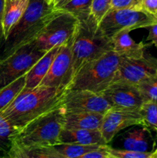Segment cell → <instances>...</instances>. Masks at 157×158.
<instances>
[{
    "instance_id": "6da1fadb",
    "label": "cell",
    "mask_w": 157,
    "mask_h": 158,
    "mask_svg": "<svg viewBox=\"0 0 157 158\" xmlns=\"http://www.w3.org/2000/svg\"><path fill=\"white\" fill-rule=\"evenodd\" d=\"M66 90L43 85L31 89L23 88L0 113L14 127L19 130L34 119L61 106Z\"/></svg>"
},
{
    "instance_id": "7a4b0ae2",
    "label": "cell",
    "mask_w": 157,
    "mask_h": 158,
    "mask_svg": "<svg viewBox=\"0 0 157 158\" xmlns=\"http://www.w3.org/2000/svg\"><path fill=\"white\" fill-rule=\"evenodd\" d=\"M55 12L46 0H29L22 18L0 46V58L33 41Z\"/></svg>"
},
{
    "instance_id": "3957f363",
    "label": "cell",
    "mask_w": 157,
    "mask_h": 158,
    "mask_svg": "<svg viewBox=\"0 0 157 158\" xmlns=\"http://www.w3.org/2000/svg\"><path fill=\"white\" fill-rule=\"evenodd\" d=\"M64 114L65 110L61 105L34 119L17 131L11 145L40 148L57 144L64 127Z\"/></svg>"
},
{
    "instance_id": "277c9868",
    "label": "cell",
    "mask_w": 157,
    "mask_h": 158,
    "mask_svg": "<svg viewBox=\"0 0 157 158\" xmlns=\"http://www.w3.org/2000/svg\"><path fill=\"white\" fill-rule=\"evenodd\" d=\"M71 49L75 75L85 63L112 50V40L102 32L98 23L90 16L78 21Z\"/></svg>"
},
{
    "instance_id": "5b68a950",
    "label": "cell",
    "mask_w": 157,
    "mask_h": 158,
    "mask_svg": "<svg viewBox=\"0 0 157 158\" xmlns=\"http://www.w3.org/2000/svg\"><path fill=\"white\" fill-rule=\"evenodd\" d=\"M120 61L121 57L111 50L85 63L75 73L67 89H87L100 94L112 83Z\"/></svg>"
},
{
    "instance_id": "8992f818",
    "label": "cell",
    "mask_w": 157,
    "mask_h": 158,
    "mask_svg": "<svg viewBox=\"0 0 157 158\" xmlns=\"http://www.w3.org/2000/svg\"><path fill=\"white\" fill-rule=\"evenodd\" d=\"M78 24V19L70 12L56 9L55 15L33 40L34 43L44 52L66 44L73 39Z\"/></svg>"
},
{
    "instance_id": "52a82bcc",
    "label": "cell",
    "mask_w": 157,
    "mask_h": 158,
    "mask_svg": "<svg viewBox=\"0 0 157 158\" xmlns=\"http://www.w3.org/2000/svg\"><path fill=\"white\" fill-rule=\"evenodd\" d=\"M155 22L157 15L143 9H110L100 22L99 27L106 36L111 39L119 31L146 29Z\"/></svg>"
},
{
    "instance_id": "ba28073f",
    "label": "cell",
    "mask_w": 157,
    "mask_h": 158,
    "mask_svg": "<svg viewBox=\"0 0 157 158\" xmlns=\"http://www.w3.org/2000/svg\"><path fill=\"white\" fill-rule=\"evenodd\" d=\"M34 42L18 48L4 58H0V88L24 76L45 54Z\"/></svg>"
},
{
    "instance_id": "9c48e42d",
    "label": "cell",
    "mask_w": 157,
    "mask_h": 158,
    "mask_svg": "<svg viewBox=\"0 0 157 158\" xmlns=\"http://www.w3.org/2000/svg\"><path fill=\"white\" fill-rule=\"evenodd\" d=\"M72 40L60 46L49 71L40 85L61 89H68L74 77L71 49Z\"/></svg>"
},
{
    "instance_id": "30bf717a",
    "label": "cell",
    "mask_w": 157,
    "mask_h": 158,
    "mask_svg": "<svg viewBox=\"0 0 157 158\" xmlns=\"http://www.w3.org/2000/svg\"><path fill=\"white\" fill-rule=\"evenodd\" d=\"M157 73V58L146 54L136 59L121 57L112 83L124 82L137 85L144 79Z\"/></svg>"
},
{
    "instance_id": "8fae6325",
    "label": "cell",
    "mask_w": 157,
    "mask_h": 158,
    "mask_svg": "<svg viewBox=\"0 0 157 158\" xmlns=\"http://www.w3.org/2000/svg\"><path fill=\"white\" fill-rule=\"evenodd\" d=\"M62 106L66 112L85 111L105 114L110 104L101 94L87 89H67L62 100Z\"/></svg>"
},
{
    "instance_id": "7c38bea8",
    "label": "cell",
    "mask_w": 157,
    "mask_h": 158,
    "mask_svg": "<svg viewBox=\"0 0 157 158\" xmlns=\"http://www.w3.org/2000/svg\"><path fill=\"white\" fill-rule=\"evenodd\" d=\"M136 125H143V119L139 110L111 107L103 115L100 131L106 143H109L120 131Z\"/></svg>"
},
{
    "instance_id": "4fadbf2b",
    "label": "cell",
    "mask_w": 157,
    "mask_h": 158,
    "mask_svg": "<svg viewBox=\"0 0 157 158\" xmlns=\"http://www.w3.org/2000/svg\"><path fill=\"white\" fill-rule=\"evenodd\" d=\"M111 107L139 110L144 102L136 85L124 82H114L100 93Z\"/></svg>"
},
{
    "instance_id": "5bb4252c",
    "label": "cell",
    "mask_w": 157,
    "mask_h": 158,
    "mask_svg": "<svg viewBox=\"0 0 157 158\" xmlns=\"http://www.w3.org/2000/svg\"><path fill=\"white\" fill-rule=\"evenodd\" d=\"M129 29L119 31L111 38L112 50L123 58L136 59L145 55V49L150 44L136 43L131 38Z\"/></svg>"
},
{
    "instance_id": "9a60e30c",
    "label": "cell",
    "mask_w": 157,
    "mask_h": 158,
    "mask_svg": "<svg viewBox=\"0 0 157 158\" xmlns=\"http://www.w3.org/2000/svg\"><path fill=\"white\" fill-rule=\"evenodd\" d=\"M59 143L80 145L108 144L100 130L69 129L62 128L59 135Z\"/></svg>"
},
{
    "instance_id": "2e32d148",
    "label": "cell",
    "mask_w": 157,
    "mask_h": 158,
    "mask_svg": "<svg viewBox=\"0 0 157 158\" xmlns=\"http://www.w3.org/2000/svg\"><path fill=\"white\" fill-rule=\"evenodd\" d=\"M103 115L104 114L94 112L65 111L63 128L100 130Z\"/></svg>"
},
{
    "instance_id": "e0dca14e",
    "label": "cell",
    "mask_w": 157,
    "mask_h": 158,
    "mask_svg": "<svg viewBox=\"0 0 157 158\" xmlns=\"http://www.w3.org/2000/svg\"><path fill=\"white\" fill-rule=\"evenodd\" d=\"M60 46H56L46 51L44 55L26 73V85L24 88L31 89L39 86L49 71Z\"/></svg>"
},
{
    "instance_id": "ac0fdd59",
    "label": "cell",
    "mask_w": 157,
    "mask_h": 158,
    "mask_svg": "<svg viewBox=\"0 0 157 158\" xmlns=\"http://www.w3.org/2000/svg\"><path fill=\"white\" fill-rule=\"evenodd\" d=\"M29 0H4L2 27L4 40L24 14Z\"/></svg>"
},
{
    "instance_id": "d6986e66",
    "label": "cell",
    "mask_w": 157,
    "mask_h": 158,
    "mask_svg": "<svg viewBox=\"0 0 157 158\" xmlns=\"http://www.w3.org/2000/svg\"><path fill=\"white\" fill-rule=\"evenodd\" d=\"M150 130L143 126L142 128L133 129L126 133L123 140L124 149L129 151L149 152L150 151Z\"/></svg>"
},
{
    "instance_id": "ffe728a7",
    "label": "cell",
    "mask_w": 157,
    "mask_h": 158,
    "mask_svg": "<svg viewBox=\"0 0 157 158\" xmlns=\"http://www.w3.org/2000/svg\"><path fill=\"white\" fill-rule=\"evenodd\" d=\"M103 145H80L75 143H58L52 145L55 158H81L89 151L100 148Z\"/></svg>"
},
{
    "instance_id": "44dd1931",
    "label": "cell",
    "mask_w": 157,
    "mask_h": 158,
    "mask_svg": "<svg viewBox=\"0 0 157 158\" xmlns=\"http://www.w3.org/2000/svg\"><path fill=\"white\" fill-rule=\"evenodd\" d=\"M26 85V74L0 88V111L4 110L21 92Z\"/></svg>"
},
{
    "instance_id": "7402d4cb",
    "label": "cell",
    "mask_w": 157,
    "mask_h": 158,
    "mask_svg": "<svg viewBox=\"0 0 157 158\" xmlns=\"http://www.w3.org/2000/svg\"><path fill=\"white\" fill-rule=\"evenodd\" d=\"M92 0H69L58 10L70 12L78 20H84L91 16Z\"/></svg>"
},
{
    "instance_id": "603a6c76",
    "label": "cell",
    "mask_w": 157,
    "mask_h": 158,
    "mask_svg": "<svg viewBox=\"0 0 157 158\" xmlns=\"http://www.w3.org/2000/svg\"><path fill=\"white\" fill-rule=\"evenodd\" d=\"M17 131L0 113V157H6Z\"/></svg>"
},
{
    "instance_id": "cb8c5ba5",
    "label": "cell",
    "mask_w": 157,
    "mask_h": 158,
    "mask_svg": "<svg viewBox=\"0 0 157 158\" xmlns=\"http://www.w3.org/2000/svg\"><path fill=\"white\" fill-rule=\"evenodd\" d=\"M143 125L149 130L157 131V101H144L139 108Z\"/></svg>"
},
{
    "instance_id": "d4e9b609",
    "label": "cell",
    "mask_w": 157,
    "mask_h": 158,
    "mask_svg": "<svg viewBox=\"0 0 157 158\" xmlns=\"http://www.w3.org/2000/svg\"><path fill=\"white\" fill-rule=\"evenodd\" d=\"M136 86L144 101H157V73L144 79Z\"/></svg>"
},
{
    "instance_id": "484cf974",
    "label": "cell",
    "mask_w": 157,
    "mask_h": 158,
    "mask_svg": "<svg viewBox=\"0 0 157 158\" xmlns=\"http://www.w3.org/2000/svg\"><path fill=\"white\" fill-rule=\"evenodd\" d=\"M111 2L112 0H92L91 16L98 24L110 10Z\"/></svg>"
},
{
    "instance_id": "4316f807",
    "label": "cell",
    "mask_w": 157,
    "mask_h": 158,
    "mask_svg": "<svg viewBox=\"0 0 157 158\" xmlns=\"http://www.w3.org/2000/svg\"><path fill=\"white\" fill-rule=\"evenodd\" d=\"M107 150L112 158H152L153 151L140 152L126 149H115L107 146Z\"/></svg>"
},
{
    "instance_id": "83f0119b",
    "label": "cell",
    "mask_w": 157,
    "mask_h": 158,
    "mask_svg": "<svg viewBox=\"0 0 157 158\" xmlns=\"http://www.w3.org/2000/svg\"><path fill=\"white\" fill-rule=\"evenodd\" d=\"M142 9L141 0H112L110 9Z\"/></svg>"
},
{
    "instance_id": "f1b7e54d",
    "label": "cell",
    "mask_w": 157,
    "mask_h": 158,
    "mask_svg": "<svg viewBox=\"0 0 157 158\" xmlns=\"http://www.w3.org/2000/svg\"><path fill=\"white\" fill-rule=\"evenodd\" d=\"M108 144L103 145L100 148L89 151L83 154L81 158H112L107 150Z\"/></svg>"
},
{
    "instance_id": "f546056e",
    "label": "cell",
    "mask_w": 157,
    "mask_h": 158,
    "mask_svg": "<svg viewBox=\"0 0 157 158\" xmlns=\"http://www.w3.org/2000/svg\"><path fill=\"white\" fill-rule=\"evenodd\" d=\"M142 9L157 15V0H141Z\"/></svg>"
},
{
    "instance_id": "4dcf8cb0",
    "label": "cell",
    "mask_w": 157,
    "mask_h": 158,
    "mask_svg": "<svg viewBox=\"0 0 157 158\" xmlns=\"http://www.w3.org/2000/svg\"><path fill=\"white\" fill-rule=\"evenodd\" d=\"M146 29H149V35L146 40L150 41L152 44L155 45L157 49V22L149 26Z\"/></svg>"
},
{
    "instance_id": "1f68e13d",
    "label": "cell",
    "mask_w": 157,
    "mask_h": 158,
    "mask_svg": "<svg viewBox=\"0 0 157 158\" xmlns=\"http://www.w3.org/2000/svg\"><path fill=\"white\" fill-rule=\"evenodd\" d=\"M3 7H4V0H0V46L4 41V34L2 27V15Z\"/></svg>"
},
{
    "instance_id": "d6a6232c",
    "label": "cell",
    "mask_w": 157,
    "mask_h": 158,
    "mask_svg": "<svg viewBox=\"0 0 157 158\" xmlns=\"http://www.w3.org/2000/svg\"><path fill=\"white\" fill-rule=\"evenodd\" d=\"M69 1V0H53L52 6L53 7L54 9H58L62 6H64L65 4H66Z\"/></svg>"
},
{
    "instance_id": "836d02e7",
    "label": "cell",
    "mask_w": 157,
    "mask_h": 158,
    "mask_svg": "<svg viewBox=\"0 0 157 158\" xmlns=\"http://www.w3.org/2000/svg\"><path fill=\"white\" fill-rule=\"evenodd\" d=\"M156 132V135H157V131H155ZM152 158H157V148L154 150L153 154H152Z\"/></svg>"
},
{
    "instance_id": "e575fe53",
    "label": "cell",
    "mask_w": 157,
    "mask_h": 158,
    "mask_svg": "<svg viewBox=\"0 0 157 158\" xmlns=\"http://www.w3.org/2000/svg\"><path fill=\"white\" fill-rule=\"evenodd\" d=\"M46 2L48 3V4L49 5V6H52V2H53V0H46Z\"/></svg>"
}]
</instances>
